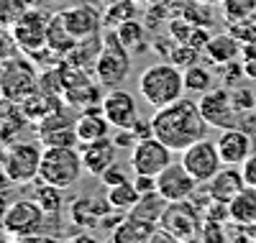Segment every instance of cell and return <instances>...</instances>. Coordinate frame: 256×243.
Here are the masks:
<instances>
[{
  "mask_svg": "<svg viewBox=\"0 0 256 243\" xmlns=\"http://www.w3.org/2000/svg\"><path fill=\"white\" fill-rule=\"evenodd\" d=\"M220 10L228 24H241L256 16V0H220Z\"/></svg>",
  "mask_w": 256,
  "mask_h": 243,
  "instance_id": "1f68e13d",
  "label": "cell"
},
{
  "mask_svg": "<svg viewBox=\"0 0 256 243\" xmlns=\"http://www.w3.org/2000/svg\"><path fill=\"white\" fill-rule=\"evenodd\" d=\"M212 200H223V202H230L244 187H246V180H244V172L241 166H233V164H223V169L212 176V180L205 184Z\"/></svg>",
  "mask_w": 256,
  "mask_h": 243,
  "instance_id": "7402d4cb",
  "label": "cell"
},
{
  "mask_svg": "<svg viewBox=\"0 0 256 243\" xmlns=\"http://www.w3.org/2000/svg\"><path fill=\"white\" fill-rule=\"evenodd\" d=\"M126 180H128V174H126V169H120L118 164L108 166V169L100 174V182H102L105 187H116V184H120V182H126Z\"/></svg>",
  "mask_w": 256,
  "mask_h": 243,
  "instance_id": "b9f144b4",
  "label": "cell"
},
{
  "mask_svg": "<svg viewBox=\"0 0 256 243\" xmlns=\"http://www.w3.org/2000/svg\"><path fill=\"white\" fill-rule=\"evenodd\" d=\"M49 18L38 8H28L24 16L16 20V26L10 28L13 36V46L20 49L24 54H34L38 49L46 46V28H49Z\"/></svg>",
  "mask_w": 256,
  "mask_h": 243,
  "instance_id": "8fae6325",
  "label": "cell"
},
{
  "mask_svg": "<svg viewBox=\"0 0 256 243\" xmlns=\"http://www.w3.org/2000/svg\"><path fill=\"white\" fill-rule=\"evenodd\" d=\"M200 3H220V0H200Z\"/></svg>",
  "mask_w": 256,
  "mask_h": 243,
  "instance_id": "816d5d0a",
  "label": "cell"
},
{
  "mask_svg": "<svg viewBox=\"0 0 256 243\" xmlns=\"http://www.w3.org/2000/svg\"><path fill=\"white\" fill-rule=\"evenodd\" d=\"M59 18L64 20L67 31L82 41V38H90V36H98L100 28H102V13L90 8V6H72V8H64L59 10Z\"/></svg>",
  "mask_w": 256,
  "mask_h": 243,
  "instance_id": "e0dca14e",
  "label": "cell"
},
{
  "mask_svg": "<svg viewBox=\"0 0 256 243\" xmlns=\"http://www.w3.org/2000/svg\"><path fill=\"white\" fill-rule=\"evenodd\" d=\"M192 31H195V24H190L184 16H177V18L169 20V34H172V38L177 44H187L190 36H192Z\"/></svg>",
  "mask_w": 256,
  "mask_h": 243,
  "instance_id": "f35d334b",
  "label": "cell"
},
{
  "mask_svg": "<svg viewBox=\"0 0 256 243\" xmlns=\"http://www.w3.org/2000/svg\"><path fill=\"white\" fill-rule=\"evenodd\" d=\"M218 151H220V159L223 164H233V166H241L251 154H254V141L248 134L238 128H226L220 130L218 136Z\"/></svg>",
  "mask_w": 256,
  "mask_h": 243,
  "instance_id": "ac0fdd59",
  "label": "cell"
},
{
  "mask_svg": "<svg viewBox=\"0 0 256 243\" xmlns=\"http://www.w3.org/2000/svg\"><path fill=\"white\" fill-rule=\"evenodd\" d=\"M38 77L36 62L31 56H8L3 62V100L8 102H24L31 92L38 90Z\"/></svg>",
  "mask_w": 256,
  "mask_h": 243,
  "instance_id": "8992f818",
  "label": "cell"
},
{
  "mask_svg": "<svg viewBox=\"0 0 256 243\" xmlns=\"http://www.w3.org/2000/svg\"><path fill=\"white\" fill-rule=\"evenodd\" d=\"M0 100H3V64H0Z\"/></svg>",
  "mask_w": 256,
  "mask_h": 243,
  "instance_id": "681fc988",
  "label": "cell"
},
{
  "mask_svg": "<svg viewBox=\"0 0 256 243\" xmlns=\"http://www.w3.org/2000/svg\"><path fill=\"white\" fill-rule=\"evenodd\" d=\"M62 74H64V92H62V100L72 105V108H90V105H98L102 102L105 95H100V82L90 80L88 70H80V67H72V64L62 62Z\"/></svg>",
  "mask_w": 256,
  "mask_h": 243,
  "instance_id": "9c48e42d",
  "label": "cell"
},
{
  "mask_svg": "<svg viewBox=\"0 0 256 243\" xmlns=\"http://www.w3.org/2000/svg\"><path fill=\"white\" fill-rule=\"evenodd\" d=\"M0 240H8V233H6L3 228H0Z\"/></svg>",
  "mask_w": 256,
  "mask_h": 243,
  "instance_id": "f907efd6",
  "label": "cell"
},
{
  "mask_svg": "<svg viewBox=\"0 0 256 243\" xmlns=\"http://www.w3.org/2000/svg\"><path fill=\"white\" fill-rule=\"evenodd\" d=\"M77 44V38L67 31V26H64V20L59 18V13H54L49 18V28H46V46L54 49L56 54L67 56L72 52V46Z\"/></svg>",
  "mask_w": 256,
  "mask_h": 243,
  "instance_id": "83f0119b",
  "label": "cell"
},
{
  "mask_svg": "<svg viewBox=\"0 0 256 243\" xmlns=\"http://www.w3.org/2000/svg\"><path fill=\"white\" fill-rule=\"evenodd\" d=\"M198 105H200V113H202V118L208 120L210 128H218V130L236 128L238 110L233 105L230 90H226V87H212V90L202 92Z\"/></svg>",
  "mask_w": 256,
  "mask_h": 243,
  "instance_id": "4fadbf2b",
  "label": "cell"
},
{
  "mask_svg": "<svg viewBox=\"0 0 256 243\" xmlns=\"http://www.w3.org/2000/svg\"><path fill=\"white\" fill-rule=\"evenodd\" d=\"M131 130L136 134V138H138V141H144V138H152V136H154L152 118H148V120H141V118H138V120L134 123V128H131Z\"/></svg>",
  "mask_w": 256,
  "mask_h": 243,
  "instance_id": "bcb514c9",
  "label": "cell"
},
{
  "mask_svg": "<svg viewBox=\"0 0 256 243\" xmlns=\"http://www.w3.org/2000/svg\"><path fill=\"white\" fill-rule=\"evenodd\" d=\"M72 220H74V226H82V228H100V220L113 212L110 202H108V197L105 200H84V197H80V200L72 202Z\"/></svg>",
  "mask_w": 256,
  "mask_h": 243,
  "instance_id": "d4e9b609",
  "label": "cell"
},
{
  "mask_svg": "<svg viewBox=\"0 0 256 243\" xmlns=\"http://www.w3.org/2000/svg\"><path fill=\"white\" fill-rule=\"evenodd\" d=\"M182 16L195 26H210L212 24V10L208 8V3H200V0H192L190 6H184Z\"/></svg>",
  "mask_w": 256,
  "mask_h": 243,
  "instance_id": "74e56055",
  "label": "cell"
},
{
  "mask_svg": "<svg viewBox=\"0 0 256 243\" xmlns=\"http://www.w3.org/2000/svg\"><path fill=\"white\" fill-rule=\"evenodd\" d=\"M156 233H159V223L144 220L134 212H126L123 220L118 223V228L110 233V240H116V243H146V240H154Z\"/></svg>",
  "mask_w": 256,
  "mask_h": 243,
  "instance_id": "d6986e66",
  "label": "cell"
},
{
  "mask_svg": "<svg viewBox=\"0 0 256 243\" xmlns=\"http://www.w3.org/2000/svg\"><path fill=\"white\" fill-rule=\"evenodd\" d=\"M200 182L192 176L182 162H172L164 172L156 174V190L166 197L169 202H180V200H190L198 192Z\"/></svg>",
  "mask_w": 256,
  "mask_h": 243,
  "instance_id": "9a60e30c",
  "label": "cell"
},
{
  "mask_svg": "<svg viewBox=\"0 0 256 243\" xmlns=\"http://www.w3.org/2000/svg\"><path fill=\"white\" fill-rule=\"evenodd\" d=\"M144 24H138L136 18H131V20H126V24H120L118 28H116V34H118V38L126 44V46H138V44L144 41Z\"/></svg>",
  "mask_w": 256,
  "mask_h": 243,
  "instance_id": "8d00e7d4",
  "label": "cell"
},
{
  "mask_svg": "<svg viewBox=\"0 0 256 243\" xmlns=\"http://www.w3.org/2000/svg\"><path fill=\"white\" fill-rule=\"evenodd\" d=\"M102 3H108V0H102Z\"/></svg>",
  "mask_w": 256,
  "mask_h": 243,
  "instance_id": "db71d44e",
  "label": "cell"
},
{
  "mask_svg": "<svg viewBox=\"0 0 256 243\" xmlns=\"http://www.w3.org/2000/svg\"><path fill=\"white\" fill-rule=\"evenodd\" d=\"M41 151L31 141H13L6 148L3 166L8 172V180L13 184H28L38 182V166H41Z\"/></svg>",
  "mask_w": 256,
  "mask_h": 243,
  "instance_id": "ba28073f",
  "label": "cell"
},
{
  "mask_svg": "<svg viewBox=\"0 0 256 243\" xmlns=\"http://www.w3.org/2000/svg\"><path fill=\"white\" fill-rule=\"evenodd\" d=\"M102 110L105 118L110 120V126L118 128H134V123L138 120V108L131 92L118 90V87H110V92L102 98Z\"/></svg>",
  "mask_w": 256,
  "mask_h": 243,
  "instance_id": "2e32d148",
  "label": "cell"
},
{
  "mask_svg": "<svg viewBox=\"0 0 256 243\" xmlns=\"http://www.w3.org/2000/svg\"><path fill=\"white\" fill-rule=\"evenodd\" d=\"M116 141L113 138H98V141H90L82 146V164H84V172L88 174H95L100 176L108 166L116 164Z\"/></svg>",
  "mask_w": 256,
  "mask_h": 243,
  "instance_id": "ffe728a7",
  "label": "cell"
},
{
  "mask_svg": "<svg viewBox=\"0 0 256 243\" xmlns=\"http://www.w3.org/2000/svg\"><path fill=\"white\" fill-rule=\"evenodd\" d=\"M172 164V148L164 141H159L156 136L144 138L131 148V169L136 174H152L156 176L159 172H164Z\"/></svg>",
  "mask_w": 256,
  "mask_h": 243,
  "instance_id": "5bb4252c",
  "label": "cell"
},
{
  "mask_svg": "<svg viewBox=\"0 0 256 243\" xmlns=\"http://www.w3.org/2000/svg\"><path fill=\"white\" fill-rule=\"evenodd\" d=\"M136 18V0H108L102 10V26L118 28L126 20Z\"/></svg>",
  "mask_w": 256,
  "mask_h": 243,
  "instance_id": "f546056e",
  "label": "cell"
},
{
  "mask_svg": "<svg viewBox=\"0 0 256 243\" xmlns=\"http://www.w3.org/2000/svg\"><path fill=\"white\" fill-rule=\"evenodd\" d=\"M84 172L82 154L74 146H46L41 154L38 182H49L59 190H70L80 182Z\"/></svg>",
  "mask_w": 256,
  "mask_h": 243,
  "instance_id": "3957f363",
  "label": "cell"
},
{
  "mask_svg": "<svg viewBox=\"0 0 256 243\" xmlns=\"http://www.w3.org/2000/svg\"><path fill=\"white\" fill-rule=\"evenodd\" d=\"M108 202H110V208L113 210H118V212H131V208L138 202V197H141V192L136 190V184L131 182V180H126V182H120V184H116V187H108Z\"/></svg>",
  "mask_w": 256,
  "mask_h": 243,
  "instance_id": "4dcf8cb0",
  "label": "cell"
},
{
  "mask_svg": "<svg viewBox=\"0 0 256 243\" xmlns=\"http://www.w3.org/2000/svg\"><path fill=\"white\" fill-rule=\"evenodd\" d=\"M152 126H154V136L180 154L195 141L205 138L210 128L200 113V105L195 100H184V98L164 108H156V113L152 116Z\"/></svg>",
  "mask_w": 256,
  "mask_h": 243,
  "instance_id": "6da1fadb",
  "label": "cell"
},
{
  "mask_svg": "<svg viewBox=\"0 0 256 243\" xmlns=\"http://www.w3.org/2000/svg\"><path fill=\"white\" fill-rule=\"evenodd\" d=\"M241 172H244V180H246V187H254L256 190V151L241 164Z\"/></svg>",
  "mask_w": 256,
  "mask_h": 243,
  "instance_id": "ee69618b",
  "label": "cell"
},
{
  "mask_svg": "<svg viewBox=\"0 0 256 243\" xmlns=\"http://www.w3.org/2000/svg\"><path fill=\"white\" fill-rule=\"evenodd\" d=\"M62 192H64V190H59V187H54V184H49V182H38V187H36V192H34V200L44 208L46 215H59L62 202H64Z\"/></svg>",
  "mask_w": 256,
  "mask_h": 243,
  "instance_id": "d6a6232c",
  "label": "cell"
},
{
  "mask_svg": "<svg viewBox=\"0 0 256 243\" xmlns=\"http://www.w3.org/2000/svg\"><path fill=\"white\" fill-rule=\"evenodd\" d=\"M70 105L62 102L54 113H49L44 120L38 123V141L44 146H77V118L70 116Z\"/></svg>",
  "mask_w": 256,
  "mask_h": 243,
  "instance_id": "7c38bea8",
  "label": "cell"
},
{
  "mask_svg": "<svg viewBox=\"0 0 256 243\" xmlns=\"http://www.w3.org/2000/svg\"><path fill=\"white\" fill-rule=\"evenodd\" d=\"M64 100L59 98V95H52V92H46V90H38L36 92H31L24 102H18V108H20V113H24V118L28 120V123H41L49 113H54V110L62 105Z\"/></svg>",
  "mask_w": 256,
  "mask_h": 243,
  "instance_id": "cb8c5ba5",
  "label": "cell"
},
{
  "mask_svg": "<svg viewBox=\"0 0 256 243\" xmlns=\"http://www.w3.org/2000/svg\"><path fill=\"white\" fill-rule=\"evenodd\" d=\"M49 215L44 212L34 197L31 200H16L3 220V230L8 233L10 240H28V238H36L44 228V220Z\"/></svg>",
  "mask_w": 256,
  "mask_h": 243,
  "instance_id": "52a82bcc",
  "label": "cell"
},
{
  "mask_svg": "<svg viewBox=\"0 0 256 243\" xmlns=\"http://www.w3.org/2000/svg\"><path fill=\"white\" fill-rule=\"evenodd\" d=\"M28 8L20 0H0V28H13L16 20L24 16Z\"/></svg>",
  "mask_w": 256,
  "mask_h": 243,
  "instance_id": "d590c367",
  "label": "cell"
},
{
  "mask_svg": "<svg viewBox=\"0 0 256 243\" xmlns=\"http://www.w3.org/2000/svg\"><path fill=\"white\" fill-rule=\"evenodd\" d=\"M202 56L205 54L195 46H190V44H177V46H172V54H169L166 59L172 64H177L180 70H187V67H192V64H198Z\"/></svg>",
  "mask_w": 256,
  "mask_h": 243,
  "instance_id": "e575fe53",
  "label": "cell"
},
{
  "mask_svg": "<svg viewBox=\"0 0 256 243\" xmlns=\"http://www.w3.org/2000/svg\"><path fill=\"white\" fill-rule=\"evenodd\" d=\"M100 52H102V34L77 41L74 46H72V52L64 56V62L72 64V67H80V70H90V64L95 67Z\"/></svg>",
  "mask_w": 256,
  "mask_h": 243,
  "instance_id": "4316f807",
  "label": "cell"
},
{
  "mask_svg": "<svg viewBox=\"0 0 256 243\" xmlns=\"http://www.w3.org/2000/svg\"><path fill=\"white\" fill-rule=\"evenodd\" d=\"M10 205H13V200L8 197V192L0 190V228H3V220H6V215H8Z\"/></svg>",
  "mask_w": 256,
  "mask_h": 243,
  "instance_id": "7dc6e473",
  "label": "cell"
},
{
  "mask_svg": "<svg viewBox=\"0 0 256 243\" xmlns=\"http://www.w3.org/2000/svg\"><path fill=\"white\" fill-rule=\"evenodd\" d=\"M166 205H169V200H166L159 190H154V192L141 194L138 202L131 208V212L138 215V218H144V220H154V223H159L162 215H164V210H166Z\"/></svg>",
  "mask_w": 256,
  "mask_h": 243,
  "instance_id": "f1b7e54d",
  "label": "cell"
},
{
  "mask_svg": "<svg viewBox=\"0 0 256 243\" xmlns=\"http://www.w3.org/2000/svg\"><path fill=\"white\" fill-rule=\"evenodd\" d=\"M6 148L8 146H3V138H0V164H3V159H6Z\"/></svg>",
  "mask_w": 256,
  "mask_h": 243,
  "instance_id": "c3c4849f",
  "label": "cell"
},
{
  "mask_svg": "<svg viewBox=\"0 0 256 243\" xmlns=\"http://www.w3.org/2000/svg\"><path fill=\"white\" fill-rule=\"evenodd\" d=\"M230 208V223L238 228H251L256 226V190L244 187L233 200L228 202Z\"/></svg>",
  "mask_w": 256,
  "mask_h": 243,
  "instance_id": "484cf974",
  "label": "cell"
},
{
  "mask_svg": "<svg viewBox=\"0 0 256 243\" xmlns=\"http://www.w3.org/2000/svg\"><path fill=\"white\" fill-rule=\"evenodd\" d=\"M95 77L102 87H118L131 74V54L118 34H102V52L95 62Z\"/></svg>",
  "mask_w": 256,
  "mask_h": 243,
  "instance_id": "277c9868",
  "label": "cell"
},
{
  "mask_svg": "<svg viewBox=\"0 0 256 243\" xmlns=\"http://www.w3.org/2000/svg\"><path fill=\"white\" fill-rule=\"evenodd\" d=\"M230 98H233V105H236V110L238 113H248V110L254 108V92L248 90V87H241V90H233L230 92Z\"/></svg>",
  "mask_w": 256,
  "mask_h": 243,
  "instance_id": "60d3db41",
  "label": "cell"
},
{
  "mask_svg": "<svg viewBox=\"0 0 256 243\" xmlns=\"http://www.w3.org/2000/svg\"><path fill=\"white\" fill-rule=\"evenodd\" d=\"M182 72H184V90L200 92V95L212 90V72L205 70L200 62L192 64V67H187V70H182Z\"/></svg>",
  "mask_w": 256,
  "mask_h": 243,
  "instance_id": "836d02e7",
  "label": "cell"
},
{
  "mask_svg": "<svg viewBox=\"0 0 256 243\" xmlns=\"http://www.w3.org/2000/svg\"><path fill=\"white\" fill-rule=\"evenodd\" d=\"M184 169L195 176L200 184H208L212 176H216L220 169H223V159H220V151H218V144L216 141H208V138H200L192 146H187L182 151V159Z\"/></svg>",
  "mask_w": 256,
  "mask_h": 243,
  "instance_id": "30bf717a",
  "label": "cell"
},
{
  "mask_svg": "<svg viewBox=\"0 0 256 243\" xmlns=\"http://www.w3.org/2000/svg\"><path fill=\"white\" fill-rule=\"evenodd\" d=\"M136 3H156V0H136Z\"/></svg>",
  "mask_w": 256,
  "mask_h": 243,
  "instance_id": "f5cc1de1",
  "label": "cell"
},
{
  "mask_svg": "<svg viewBox=\"0 0 256 243\" xmlns=\"http://www.w3.org/2000/svg\"><path fill=\"white\" fill-rule=\"evenodd\" d=\"M202 223H205L202 208L192 200H180L166 205L159 220V228L169 236V240H198Z\"/></svg>",
  "mask_w": 256,
  "mask_h": 243,
  "instance_id": "5b68a950",
  "label": "cell"
},
{
  "mask_svg": "<svg viewBox=\"0 0 256 243\" xmlns=\"http://www.w3.org/2000/svg\"><path fill=\"white\" fill-rule=\"evenodd\" d=\"M134 184H136V190H138L141 194L154 192V190H156V176H152V174H136V176H134Z\"/></svg>",
  "mask_w": 256,
  "mask_h": 243,
  "instance_id": "f6af8a7d",
  "label": "cell"
},
{
  "mask_svg": "<svg viewBox=\"0 0 256 243\" xmlns=\"http://www.w3.org/2000/svg\"><path fill=\"white\" fill-rule=\"evenodd\" d=\"M205 59L216 67H226V64L241 59L244 54V41L233 34H218V36H210L208 46L202 49Z\"/></svg>",
  "mask_w": 256,
  "mask_h": 243,
  "instance_id": "603a6c76",
  "label": "cell"
},
{
  "mask_svg": "<svg viewBox=\"0 0 256 243\" xmlns=\"http://www.w3.org/2000/svg\"><path fill=\"white\" fill-rule=\"evenodd\" d=\"M241 64H244V74H246V80H256V46H254V44H244Z\"/></svg>",
  "mask_w": 256,
  "mask_h": 243,
  "instance_id": "ab89813d",
  "label": "cell"
},
{
  "mask_svg": "<svg viewBox=\"0 0 256 243\" xmlns=\"http://www.w3.org/2000/svg\"><path fill=\"white\" fill-rule=\"evenodd\" d=\"M138 92L152 108H164L184 95V72L172 62L152 64L138 77Z\"/></svg>",
  "mask_w": 256,
  "mask_h": 243,
  "instance_id": "7a4b0ae2",
  "label": "cell"
},
{
  "mask_svg": "<svg viewBox=\"0 0 256 243\" xmlns=\"http://www.w3.org/2000/svg\"><path fill=\"white\" fill-rule=\"evenodd\" d=\"M116 146L118 148H134L136 144H138V138H136V134L131 128H118V134H116Z\"/></svg>",
  "mask_w": 256,
  "mask_h": 243,
  "instance_id": "7bdbcfd3",
  "label": "cell"
},
{
  "mask_svg": "<svg viewBox=\"0 0 256 243\" xmlns=\"http://www.w3.org/2000/svg\"><path fill=\"white\" fill-rule=\"evenodd\" d=\"M110 128L113 126H110L108 118H105L102 102L84 108L82 113L77 116V136H80V144H90V141H98V138H108Z\"/></svg>",
  "mask_w": 256,
  "mask_h": 243,
  "instance_id": "44dd1931",
  "label": "cell"
}]
</instances>
